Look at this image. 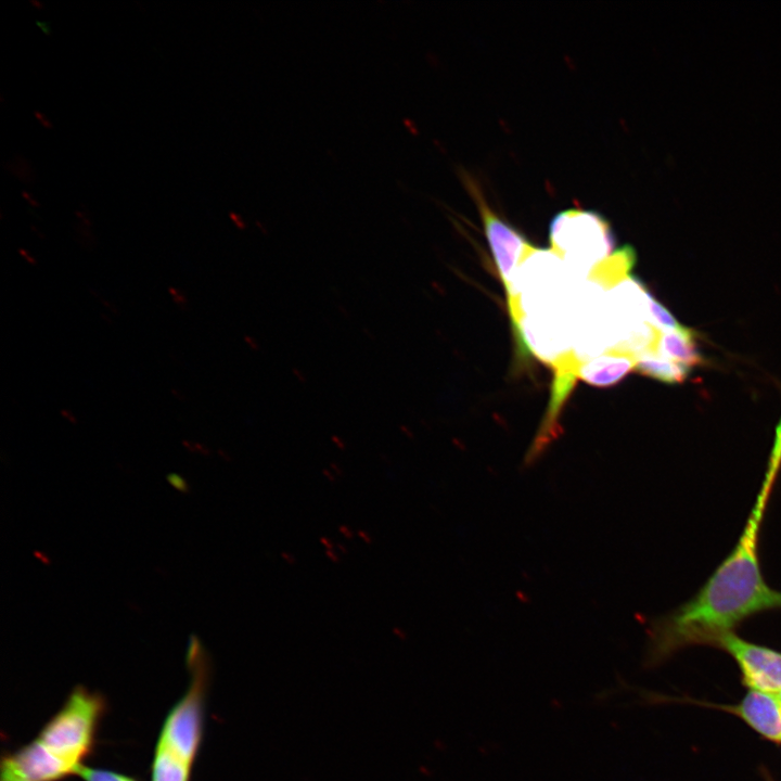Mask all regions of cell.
I'll return each instance as SVG.
<instances>
[{"mask_svg":"<svg viewBox=\"0 0 781 781\" xmlns=\"http://www.w3.org/2000/svg\"><path fill=\"white\" fill-rule=\"evenodd\" d=\"M715 646L734 660L748 689L781 692V652L750 642L734 632L724 636Z\"/></svg>","mask_w":781,"mask_h":781,"instance_id":"obj_6","label":"cell"},{"mask_svg":"<svg viewBox=\"0 0 781 781\" xmlns=\"http://www.w3.org/2000/svg\"><path fill=\"white\" fill-rule=\"evenodd\" d=\"M30 228H31V230H33L35 233H37V235H38L39 238H41V239L44 238V235H43L35 226H31Z\"/></svg>","mask_w":781,"mask_h":781,"instance_id":"obj_24","label":"cell"},{"mask_svg":"<svg viewBox=\"0 0 781 781\" xmlns=\"http://www.w3.org/2000/svg\"><path fill=\"white\" fill-rule=\"evenodd\" d=\"M36 24L42 29L46 35L51 33V27L47 22L37 21Z\"/></svg>","mask_w":781,"mask_h":781,"instance_id":"obj_21","label":"cell"},{"mask_svg":"<svg viewBox=\"0 0 781 781\" xmlns=\"http://www.w3.org/2000/svg\"><path fill=\"white\" fill-rule=\"evenodd\" d=\"M549 240L554 254L582 269H592L615 246L609 220L598 212L582 208L558 213L550 222Z\"/></svg>","mask_w":781,"mask_h":781,"instance_id":"obj_4","label":"cell"},{"mask_svg":"<svg viewBox=\"0 0 781 781\" xmlns=\"http://www.w3.org/2000/svg\"><path fill=\"white\" fill-rule=\"evenodd\" d=\"M743 720L761 738L781 746V700L777 693L748 689L737 704H710Z\"/></svg>","mask_w":781,"mask_h":781,"instance_id":"obj_8","label":"cell"},{"mask_svg":"<svg viewBox=\"0 0 781 781\" xmlns=\"http://www.w3.org/2000/svg\"><path fill=\"white\" fill-rule=\"evenodd\" d=\"M465 183L472 197L477 203L485 234L494 256L497 270L504 284L508 306L513 320L522 317L520 295L517 294L515 276L518 265L526 260L535 251L526 239L513 227L501 219L487 204L476 184L466 179Z\"/></svg>","mask_w":781,"mask_h":781,"instance_id":"obj_5","label":"cell"},{"mask_svg":"<svg viewBox=\"0 0 781 781\" xmlns=\"http://www.w3.org/2000/svg\"><path fill=\"white\" fill-rule=\"evenodd\" d=\"M167 481H168L177 490H180V491H183V492H185V491L189 490V486H188L187 482L184 481V478L181 477L180 475L176 474V473H171V474L167 475Z\"/></svg>","mask_w":781,"mask_h":781,"instance_id":"obj_16","label":"cell"},{"mask_svg":"<svg viewBox=\"0 0 781 781\" xmlns=\"http://www.w3.org/2000/svg\"><path fill=\"white\" fill-rule=\"evenodd\" d=\"M780 466L781 452L771 450L760 490L734 549L690 600L650 624L648 666L690 645L715 646L746 618L781 610V591L766 582L758 554L760 526Z\"/></svg>","mask_w":781,"mask_h":781,"instance_id":"obj_1","label":"cell"},{"mask_svg":"<svg viewBox=\"0 0 781 781\" xmlns=\"http://www.w3.org/2000/svg\"><path fill=\"white\" fill-rule=\"evenodd\" d=\"M648 320L658 331H667L680 328V324L669 310L664 307L655 297L646 291Z\"/></svg>","mask_w":781,"mask_h":781,"instance_id":"obj_13","label":"cell"},{"mask_svg":"<svg viewBox=\"0 0 781 781\" xmlns=\"http://www.w3.org/2000/svg\"><path fill=\"white\" fill-rule=\"evenodd\" d=\"M30 3H31L34 7H36L37 9H40V10L44 8V4H43L42 2H40V1H38V0H30Z\"/></svg>","mask_w":781,"mask_h":781,"instance_id":"obj_23","label":"cell"},{"mask_svg":"<svg viewBox=\"0 0 781 781\" xmlns=\"http://www.w3.org/2000/svg\"><path fill=\"white\" fill-rule=\"evenodd\" d=\"M22 196L26 200V202H27L31 207L38 208V207L40 206L39 202H38L36 199H34V197L31 196V194H29L28 192L22 191Z\"/></svg>","mask_w":781,"mask_h":781,"instance_id":"obj_19","label":"cell"},{"mask_svg":"<svg viewBox=\"0 0 781 781\" xmlns=\"http://www.w3.org/2000/svg\"><path fill=\"white\" fill-rule=\"evenodd\" d=\"M171 393H172V395H174L177 399H179V400L185 399L184 395L182 394V390H179V389H177V388H172V389H171Z\"/></svg>","mask_w":781,"mask_h":781,"instance_id":"obj_22","label":"cell"},{"mask_svg":"<svg viewBox=\"0 0 781 781\" xmlns=\"http://www.w3.org/2000/svg\"><path fill=\"white\" fill-rule=\"evenodd\" d=\"M655 354L689 368L704 364V357L696 345L695 331L684 325L660 331Z\"/></svg>","mask_w":781,"mask_h":781,"instance_id":"obj_10","label":"cell"},{"mask_svg":"<svg viewBox=\"0 0 781 781\" xmlns=\"http://www.w3.org/2000/svg\"><path fill=\"white\" fill-rule=\"evenodd\" d=\"M60 412H61V414L63 415V418H65V419L68 420L69 422H72V423H76V422H77V419H76L75 414H74L71 410H68V409H61Z\"/></svg>","mask_w":781,"mask_h":781,"instance_id":"obj_20","label":"cell"},{"mask_svg":"<svg viewBox=\"0 0 781 781\" xmlns=\"http://www.w3.org/2000/svg\"><path fill=\"white\" fill-rule=\"evenodd\" d=\"M168 292L175 304L178 305L180 308L184 309L188 306L189 299L182 290L176 286H169Z\"/></svg>","mask_w":781,"mask_h":781,"instance_id":"obj_15","label":"cell"},{"mask_svg":"<svg viewBox=\"0 0 781 781\" xmlns=\"http://www.w3.org/2000/svg\"><path fill=\"white\" fill-rule=\"evenodd\" d=\"M638 356L629 349L616 347L598 357L580 361L578 377L599 387L614 385L635 370Z\"/></svg>","mask_w":781,"mask_h":781,"instance_id":"obj_9","label":"cell"},{"mask_svg":"<svg viewBox=\"0 0 781 781\" xmlns=\"http://www.w3.org/2000/svg\"><path fill=\"white\" fill-rule=\"evenodd\" d=\"M777 694H778V696H779V697H780V700H781V692H779V693H777Z\"/></svg>","mask_w":781,"mask_h":781,"instance_id":"obj_25","label":"cell"},{"mask_svg":"<svg viewBox=\"0 0 781 781\" xmlns=\"http://www.w3.org/2000/svg\"><path fill=\"white\" fill-rule=\"evenodd\" d=\"M77 776H79L84 781H138L123 773L106 769L91 768L85 765L79 768Z\"/></svg>","mask_w":781,"mask_h":781,"instance_id":"obj_14","label":"cell"},{"mask_svg":"<svg viewBox=\"0 0 781 781\" xmlns=\"http://www.w3.org/2000/svg\"><path fill=\"white\" fill-rule=\"evenodd\" d=\"M636 264V252L632 246L624 245L614 251L607 258L597 264L590 277L603 285H612L624 279Z\"/></svg>","mask_w":781,"mask_h":781,"instance_id":"obj_12","label":"cell"},{"mask_svg":"<svg viewBox=\"0 0 781 781\" xmlns=\"http://www.w3.org/2000/svg\"><path fill=\"white\" fill-rule=\"evenodd\" d=\"M17 252H18L20 256H21L28 265H30V266H36V265H37V259H36V257L33 256L29 251H27V249H25V248H18Z\"/></svg>","mask_w":781,"mask_h":781,"instance_id":"obj_17","label":"cell"},{"mask_svg":"<svg viewBox=\"0 0 781 781\" xmlns=\"http://www.w3.org/2000/svg\"><path fill=\"white\" fill-rule=\"evenodd\" d=\"M191 674L183 696L167 714L155 745L151 781H190L204 725L208 667L202 645L191 636L187 653Z\"/></svg>","mask_w":781,"mask_h":781,"instance_id":"obj_3","label":"cell"},{"mask_svg":"<svg viewBox=\"0 0 781 781\" xmlns=\"http://www.w3.org/2000/svg\"><path fill=\"white\" fill-rule=\"evenodd\" d=\"M34 115L44 128H53L52 121L43 113L36 110L34 111Z\"/></svg>","mask_w":781,"mask_h":781,"instance_id":"obj_18","label":"cell"},{"mask_svg":"<svg viewBox=\"0 0 781 781\" xmlns=\"http://www.w3.org/2000/svg\"><path fill=\"white\" fill-rule=\"evenodd\" d=\"M104 697L77 686L38 735L1 760L0 781H61L91 753Z\"/></svg>","mask_w":781,"mask_h":781,"instance_id":"obj_2","label":"cell"},{"mask_svg":"<svg viewBox=\"0 0 781 781\" xmlns=\"http://www.w3.org/2000/svg\"><path fill=\"white\" fill-rule=\"evenodd\" d=\"M580 361L573 351H567L559 355L551 362L554 369V380L550 401L538 433L526 453L524 460L526 465L533 464L561 433L560 413L578 377Z\"/></svg>","mask_w":781,"mask_h":781,"instance_id":"obj_7","label":"cell"},{"mask_svg":"<svg viewBox=\"0 0 781 781\" xmlns=\"http://www.w3.org/2000/svg\"><path fill=\"white\" fill-rule=\"evenodd\" d=\"M635 371L665 384L683 383L691 373L689 367L663 358L653 351L638 356Z\"/></svg>","mask_w":781,"mask_h":781,"instance_id":"obj_11","label":"cell"}]
</instances>
